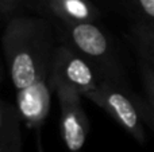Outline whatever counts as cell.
Returning a JSON list of instances; mask_svg holds the SVG:
<instances>
[{
    "label": "cell",
    "instance_id": "obj_13",
    "mask_svg": "<svg viewBox=\"0 0 154 152\" xmlns=\"http://www.w3.org/2000/svg\"><path fill=\"white\" fill-rule=\"evenodd\" d=\"M35 139H37V142H35V144H37V152H45L43 144H42V139H41V129L35 131Z\"/></svg>",
    "mask_w": 154,
    "mask_h": 152
},
{
    "label": "cell",
    "instance_id": "obj_4",
    "mask_svg": "<svg viewBox=\"0 0 154 152\" xmlns=\"http://www.w3.org/2000/svg\"><path fill=\"white\" fill-rule=\"evenodd\" d=\"M49 80L51 88L64 85L87 97L108 78L87 57L61 42L54 51Z\"/></svg>",
    "mask_w": 154,
    "mask_h": 152
},
{
    "label": "cell",
    "instance_id": "obj_12",
    "mask_svg": "<svg viewBox=\"0 0 154 152\" xmlns=\"http://www.w3.org/2000/svg\"><path fill=\"white\" fill-rule=\"evenodd\" d=\"M0 5L5 11L8 19L14 15L23 13L24 11H35L38 12L39 0H0Z\"/></svg>",
    "mask_w": 154,
    "mask_h": 152
},
{
    "label": "cell",
    "instance_id": "obj_6",
    "mask_svg": "<svg viewBox=\"0 0 154 152\" xmlns=\"http://www.w3.org/2000/svg\"><path fill=\"white\" fill-rule=\"evenodd\" d=\"M51 92L49 77L39 78L16 90V109L26 128L38 131L45 124L50 112Z\"/></svg>",
    "mask_w": 154,
    "mask_h": 152
},
{
    "label": "cell",
    "instance_id": "obj_10",
    "mask_svg": "<svg viewBox=\"0 0 154 152\" xmlns=\"http://www.w3.org/2000/svg\"><path fill=\"white\" fill-rule=\"evenodd\" d=\"M135 23L154 26V0H119Z\"/></svg>",
    "mask_w": 154,
    "mask_h": 152
},
{
    "label": "cell",
    "instance_id": "obj_5",
    "mask_svg": "<svg viewBox=\"0 0 154 152\" xmlns=\"http://www.w3.org/2000/svg\"><path fill=\"white\" fill-rule=\"evenodd\" d=\"M60 104V132L68 152H81L89 133V120L82 105V96L64 85L53 88Z\"/></svg>",
    "mask_w": 154,
    "mask_h": 152
},
{
    "label": "cell",
    "instance_id": "obj_1",
    "mask_svg": "<svg viewBox=\"0 0 154 152\" xmlns=\"http://www.w3.org/2000/svg\"><path fill=\"white\" fill-rule=\"evenodd\" d=\"M5 22L2 43L14 88L19 90L39 78L49 77L57 48L51 20L18 13Z\"/></svg>",
    "mask_w": 154,
    "mask_h": 152
},
{
    "label": "cell",
    "instance_id": "obj_14",
    "mask_svg": "<svg viewBox=\"0 0 154 152\" xmlns=\"http://www.w3.org/2000/svg\"><path fill=\"white\" fill-rule=\"evenodd\" d=\"M0 19H5V20H7V19H8L7 13H5V11H4V10H3V7H2V5H0Z\"/></svg>",
    "mask_w": 154,
    "mask_h": 152
},
{
    "label": "cell",
    "instance_id": "obj_9",
    "mask_svg": "<svg viewBox=\"0 0 154 152\" xmlns=\"http://www.w3.org/2000/svg\"><path fill=\"white\" fill-rule=\"evenodd\" d=\"M130 38L138 58L154 66V26L134 22L130 28Z\"/></svg>",
    "mask_w": 154,
    "mask_h": 152
},
{
    "label": "cell",
    "instance_id": "obj_15",
    "mask_svg": "<svg viewBox=\"0 0 154 152\" xmlns=\"http://www.w3.org/2000/svg\"><path fill=\"white\" fill-rule=\"evenodd\" d=\"M0 81H2V66H0Z\"/></svg>",
    "mask_w": 154,
    "mask_h": 152
},
{
    "label": "cell",
    "instance_id": "obj_7",
    "mask_svg": "<svg viewBox=\"0 0 154 152\" xmlns=\"http://www.w3.org/2000/svg\"><path fill=\"white\" fill-rule=\"evenodd\" d=\"M38 12L58 24H77L100 19V10L92 0H39Z\"/></svg>",
    "mask_w": 154,
    "mask_h": 152
},
{
    "label": "cell",
    "instance_id": "obj_11",
    "mask_svg": "<svg viewBox=\"0 0 154 152\" xmlns=\"http://www.w3.org/2000/svg\"><path fill=\"white\" fill-rule=\"evenodd\" d=\"M139 73L145 90V100L147 101L154 116V66L139 58Z\"/></svg>",
    "mask_w": 154,
    "mask_h": 152
},
{
    "label": "cell",
    "instance_id": "obj_2",
    "mask_svg": "<svg viewBox=\"0 0 154 152\" xmlns=\"http://www.w3.org/2000/svg\"><path fill=\"white\" fill-rule=\"evenodd\" d=\"M85 98L106 110L112 120L139 144H145L146 142L145 125H149L154 131V116L149 104L146 100L137 96L127 86V82L104 80Z\"/></svg>",
    "mask_w": 154,
    "mask_h": 152
},
{
    "label": "cell",
    "instance_id": "obj_8",
    "mask_svg": "<svg viewBox=\"0 0 154 152\" xmlns=\"http://www.w3.org/2000/svg\"><path fill=\"white\" fill-rule=\"evenodd\" d=\"M20 124L16 107L0 100V152H22Z\"/></svg>",
    "mask_w": 154,
    "mask_h": 152
},
{
    "label": "cell",
    "instance_id": "obj_3",
    "mask_svg": "<svg viewBox=\"0 0 154 152\" xmlns=\"http://www.w3.org/2000/svg\"><path fill=\"white\" fill-rule=\"evenodd\" d=\"M62 42L92 61L108 80L126 82L119 54L111 37L97 24L85 22L77 24L56 23Z\"/></svg>",
    "mask_w": 154,
    "mask_h": 152
}]
</instances>
